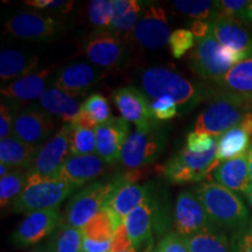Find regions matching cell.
Here are the masks:
<instances>
[{"label":"cell","instance_id":"obj_52","mask_svg":"<svg viewBox=\"0 0 252 252\" xmlns=\"http://www.w3.org/2000/svg\"><path fill=\"white\" fill-rule=\"evenodd\" d=\"M154 239H152V241H150L149 243H147L145 247L141 249L140 252H154Z\"/></svg>","mask_w":252,"mask_h":252},{"label":"cell","instance_id":"obj_14","mask_svg":"<svg viewBox=\"0 0 252 252\" xmlns=\"http://www.w3.org/2000/svg\"><path fill=\"white\" fill-rule=\"evenodd\" d=\"M83 54L98 68H116L125 61V40L109 31H94L83 45Z\"/></svg>","mask_w":252,"mask_h":252},{"label":"cell","instance_id":"obj_9","mask_svg":"<svg viewBox=\"0 0 252 252\" xmlns=\"http://www.w3.org/2000/svg\"><path fill=\"white\" fill-rule=\"evenodd\" d=\"M71 124H64L58 133L39 147L33 161L27 169V175H35L41 178L59 176L61 168L70 157L69 135Z\"/></svg>","mask_w":252,"mask_h":252},{"label":"cell","instance_id":"obj_38","mask_svg":"<svg viewBox=\"0 0 252 252\" xmlns=\"http://www.w3.org/2000/svg\"><path fill=\"white\" fill-rule=\"evenodd\" d=\"M195 45H196V39L193 33L190 30H185V28L172 32L168 41V46L174 59H181L189 50L195 48Z\"/></svg>","mask_w":252,"mask_h":252},{"label":"cell","instance_id":"obj_21","mask_svg":"<svg viewBox=\"0 0 252 252\" xmlns=\"http://www.w3.org/2000/svg\"><path fill=\"white\" fill-rule=\"evenodd\" d=\"M53 70L54 67H48L14 80L1 88L2 97H5L6 100L19 103L40 99L50 88Z\"/></svg>","mask_w":252,"mask_h":252},{"label":"cell","instance_id":"obj_40","mask_svg":"<svg viewBox=\"0 0 252 252\" xmlns=\"http://www.w3.org/2000/svg\"><path fill=\"white\" fill-rule=\"evenodd\" d=\"M154 118L159 121H169L178 115L179 106L171 97H161L151 103Z\"/></svg>","mask_w":252,"mask_h":252},{"label":"cell","instance_id":"obj_48","mask_svg":"<svg viewBox=\"0 0 252 252\" xmlns=\"http://www.w3.org/2000/svg\"><path fill=\"white\" fill-rule=\"evenodd\" d=\"M242 21H243L245 25H252V1H250V4H249L248 7L245 8Z\"/></svg>","mask_w":252,"mask_h":252},{"label":"cell","instance_id":"obj_44","mask_svg":"<svg viewBox=\"0 0 252 252\" xmlns=\"http://www.w3.org/2000/svg\"><path fill=\"white\" fill-rule=\"evenodd\" d=\"M231 252H252V235L248 229L235 231L230 239Z\"/></svg>","mask_w":252,"mask_h":252},{"label":"cell","instance_id":"obj_47","mask_svg":"<svg viewBox=\"0 0 252 252\" xmlns=\"http://www.w3.org/2000/svg\"><path fill=\"white\" fill-rule=\"evenodd\" d=\"M190 32L196 40L203 39L210 33V21L194 20L190 24Z\"/></svg>","mask_w":252,"mask_h":252},{"label":"cell","instance_id":"obj_49","mask_svg":"<svg viewBox=\"0 0 252 252\" xmlns=\"http://www.w3.org/2000/svg\"><path fill=\"white\" fill-rule=\"evenodd\" d=\"M243 196L245 197V200H247V202L250 208L252 209V184L249 186V187L245 189V191L243 193Z\"/></svg>","mask_w":252,"mask_h":252},{"label":"cell","instance_id":"obj_27","mask_svg":"<svg viewBox=\"0 0 252 252\" xmlns=\"http://www.w3.org/2000/svg\"><path fill=\"white\" fill-rule=\"evenodd\" d=\"M251 134L241 124L230 128L217 138L216 162L235 159L247 154L251 145Z\"/></svg>","mask_w":252,"mask_h":252},{"label":"cell","instance_id":"obj_39","mask_svg":"<svg viewBox=\"0 0 252 252\" xmlns=\"http://www.w3.org/2000/svg\"><path fill=\"white\" fill-rule=\"evenodd\" d=\"M217 146V138L200 132H190L186 139V147L193 153H206Z\"/></svg>","mask_w":252,"mask_h":252},{"label":"cell","instance_id":"obj_18","mask_svg":"<svg viewBox=\"0 0 252 252\" xmlns=\"http://www.w3.org/2000/svg\"><path fill=\"white\" fill-rule=\"evenodd\" d=\"M105 74L102 69L89 62H72L56 72L53 87L81 96L83 91L98 84Z\"/></svg>","mask_w":252,"mask_h":252},{"label":"cell","instance_id":"obj_2","mask_svg":"<svg viewBox=\"0 0 252 252\" xmlns=\"http://www.w3.org/2000/svg\"><path fill=\"white\" fill-rule=\"evenodd\" d=\"M194 191L217 228L234 232L248 228L249 209L237 193L213 181L202 182Z\"/></svg>","mask_w":252,"mask_h":252},{"label":"cell","instance_id":"obj_15","mask_svg":"<svg viewBox=\"0 0 252 252\" xmlns=\"http://www.w3.org/2000/svg\"><path fill=\"white\" fill-rule=\"evenodd\" d=\"M171 34L165 9L151 4L141 13L132 37L143 48L159 49L168 45Z\"/></svg>","mask_w":252,"mask_h":252},{"label":"cell","instance_id":"obj_17","mask_svg":"<svg viewBox=\"0 0 252 252\" xmlns=\"http://www.w3.org/2000/svg\"><path fill=\"white\" fill-rule=\"evenodd\" d=\"M52 117L39 109H23L14 112L13 137L25 143L41 147L54 131Z\"/></svg>","mask_w":252,"mask_h":252},{"label":"cell","instance_id":"obj_10","mask_svg":"<svg viewBox=\"0 0 252 252\" xmlns=\"http://www.w3.org/2000/svg\"><path fill=\"white\" fill-rule=\"evenodd\" d=\"M115 179L116 187L104 208H108L121 222H124L128 214L150 197V191L146 186L137 184L141 179L140 168L119 174Z\"/></svg>","mask_w":252,"mask_h":252},{"label":"cell","instance_id":"obj_50","mask_svg":"<svg viewBox=\"0 0 252 252\" xmlns=\"http://www.w3.org/2000/svg\"><path fill=\"white\" fill-rule=\"evenodd\" d=\"M14 168H12V167H9L8 165H5V163H0V176L1 178H4L7 174H9L12 171H13Z\"/></svg>","mask_w":252,"mask_h":252},{"label":"cell","instance_id":"obj_35","mask_svg":"<svg viewBox=\"0 0 252 252\" xmlns=\"http://www.w3.org/2000/svg\"><path fill=\"white\" fill-rule=\"evenodd\" d=\"M71 124V131L69 135L70 144V156H88L96 152V133L93 128L81 127Z\"/></svg>","mask_w":252,"mask_h":252},{"label":"cell","instance_id":"obj_32","mask_svg":"<svg viewBox=\"0 0 252 252\" xmlns=\"http://www.w3.org/2000/svg\"><path fill=\"white\" fill-rule=\"evenodd\" d=\"M82 230L74 228L62 220L43 248L47 252H82Z\"/></svg>","mask_w":252,"mask_h":252},{"label":"cell","instance_id":"obj_8","mask_svg":"<svg viewBox=\"0 0 252 252\" xmlns=\"http://www.w3.org/2000/svg\"><path fill=\"white\" fill-rule=\"evenodd\" d=\"M216 154L217 146L206 153H193L185 146L161 167V173L174 185L200 182L219 165Z\"/></svg>","mask_w":252,"mask_h":252},{"label":"cell","instance_id":"obj_11","mask_svg":"<svg viewBox=\"0 0 252 252\" xmlns=\"http://www.w3.org/2000/svg\"><path fill=\"white\" fill-rule=\"evenodd\" d=\"M62 220L63 215L60 208L28 214L15 228L9 241L17 248L33 247L49 237L58 229Z\"/></svg>","mask_w":252,"mask_h":252},{"label":"cell","instance_id":"obj_6","mask_svg":"<svg viewBox=\"0 0 252 252\" xmlns=\"http://www.w3.org/2000/svg\"><path fill=\"white\" fill-rule=\"evenodd\" d=\"M167 131L159 123L130 134L123 149L121 163L126 168L138 169L157 161L165 151Z\"/></svg>","mask_w":252,"mask_h":252},{"label":"cell","instance_id":"obj_20","mask_svg":"<svg viewBox=\"0 0 252 252\" xmlns=\"http://www.w3.org/2000/svg\"><path fill=\"white\" fill-rule=\"evenodd\" d=\"M210 33L222 46L243 54L252 53V36L245 24L235 18L215 14L210 20Z\"/></svg>","mask_w":252,"mask_h":252},{"label":"cell","instance_id":"obj_36","mask_svg":"<svg viewBox=\"0 0 252 252\" xmlns=\"http://www.w3.org/2000/svg\"><path fill=\"white\" fill-rule=\"evenodd\" d=\"M81 111L88 116L97 126L104 124L112 118L111 110L109 103L103 94L98 93L91 94L88 98L82 103Z\"/></svg>","mask_w":252,"mask_h":252},{"label":"cell","instance_id":"obj_22","mask_svg":"<svg viewBox=\"0 0 252 252\" xmlns=\"http://www.w3.org/2000/svg\"><path fill=\"white\" fill-rule=\"evenodd\" d=\"M111 163L103 160L98 154L88 156H70L59 173V176L76 187L94 182L98 176L108 171Z\"/></svg>","mask_w":252,"mask_h":252},{"label":"cell","instance_id":"obj_5","mask_svg":"<svg viewBox=\"0 0 252 252\" xmlns=\"http://www.w3.org/2000/svg\"><path fill=\"white\" fill-rule=\"evenodd\" d=\"M245 56L222 46L212 33L196 40V45L189 55L191 70L198 77L219 84L230 69L244 60Z\"/></svg>","mask_w":252,"mask_h":252},{"label":"cell","instance_id":"obj_28","mask_svg":"<svg viewBox=\"0 0 252 252\" xmlns=\"http://www.w3.org/2000/svg\"><path fill=\"white\" fill-rule=\"evenodd\" d=\"M217 86L228 93L252 99V53L230 69Z\"/></svg>","mask_w":252,"mask_h":252},{"label":"cell","instance_id":"obj_54","mask_svg":"<svg viewBox=\"0 0 252 252\" xmlns=\"http://www.w3.org/2000/svg\"><path fill=\"white\" fill-rule=\"evenodd\" d=\"M28 252H47V251H46V249L42 247V248L35 249V250H31V251H28Z\"/></svg>","mask_w":252,"mask_h":252},{"label":"cell","instance_id":"obj_12","mask_svg":"<svg viewBox=\"0 0 252 252\" xmlns=\"http://www.w3.org/2000/svg\"><path fill=\"white\" fill-rule=\"evenodd\" d=\"M174 232L188 237L203 230L214 228V223L195 191L184 190L178 195L173 210Z\"/></svg>","mask_w":252,"mask_h":252},{"label":"cell","instance_id":"obj_16","mask_svg":"<svg viewBox=\"0 0 252 252\" xmlns=\"http://www.w3.org/2000/svg\"><path fill=\"white\" fill-rule=\"evenodd\" d=\"M112 100L122 118L137 125L138 130L147 128L159 123L153 116L150 98L137 88H119L113 91Z\"/></svg>","mask_w":252,"mask_h":252},{"label":"cell","instance_id":"obj_51","mask_svg":"<svg viewBox=\"0 0 252 252\" xmlns=\"http://www.w3.org/2000/svg\"><path fill=\"white\" fill-rule=\"evenodd\" d=\"M247 156H248V162H249V172H250V180L252 184V143L250 145V147H249Z\"/></svg>","mask_w":252,"mask_h":252},{"label":"cell","instance_id":"obj_25","mask_svg":"<svg viewBox=\"0 0 252 252\" xmlns=\"http://www.w3.org/2000/svg\"><path fill=\"white\" fill-rule=\"evenodd\" d=\"M212 181L243 195L251 185L247 154L220 162L212 172Z\"/></svg>","mask_w":252,"mask_h":252},{"label":"cell","instance_id":"obj_30","mask_svg":"<svg viewBox=\"0 0 252 252\" xmlns=\"http://www.w3.org/2000/svg\"><path fill=\"white\" fill-rule=\"evenodd\" d=\"M115 214L108 208H103L100 212L90 220L82 228L83 239L96 242V243H111L116 229L122 224Z\"/></svg>","mask_w":252,"mask_h":252},{"label":"cell","instance_id":"obj_29","mask_svg":"<svg viewBox=\"0 0 252 252\" xmlns=\"http://www.w3.org/2000/svg\"><path fill=\"white\" fill-rule=\"evenodd\" d=\"M39 147L33 146L15 137L0 141V163L14 169H28Z\"/></svg>","mask_w":252,"mask_h":252},{"label":"cell","instance_id":"obj_7","mask_svg":"<svg viewBox=\"0 0 252 252\" xmlns=\"http://www.w3.org/2000/svg\"><path fill=\"white\" fill-rule=\"evenodd\" d=\"M115 187V178L108 181L91 182L70 198L63 220L74 228L82 229L105 207Z\"/></svg>","mask_w":252,"mask_h":252},{"label":"cell","instance_id":"obj_41","mask_svg":"<svg viewBox=\"0 0 252 252\" xmlns=\"http://www.w3.org/2000/svg\"><path fill=\"white\" fill-rule=\"evenodd\" d=\"M249 4H250L249 0H220L217 1L216 14L235 18L242 21L244 11Z\"/></svg>","mask_w":252,"mask_h":252},{"label":"cell","instance_id":"obj_37","mask_svg":"<svg viewBox=\"0 0 252 252\" xmlns=\"http://www.w3.org/2000/svg\"><path fill=\"white\" fill-rule=\"evenodd\" d=\"M88 18L96 31H105L113 19L112 0H91L88 8Z\"/></svg>","mask_w":252,"mask_h":252},{"label":"cell","instance_id":"obj_45","mask_svg":"<svg viewBox=\"0 0 252 252\" xmlns=\"http://www.w3.org/2000/svg\"><path fill=\"white\" fill-rule=\"evenodd\" d=\"M143 1L138 0H112L113 18H119L133 11H143Z\"/></svg>","mask_w":252,"mask_h":252},{"label":"cell","instance_id":"obj_43","mask_svg":"<svg viewBox=\"0 0 252 252\" xmlns=\"http://www.w3.org/2000/svg\"><path fill=\"white\" fill-rule=\"evenodd\" d=\"M14 110L12 111L11 105L2 100L0 105V138L7 139L13 137Z\"/></svg>","mask_w":252,"mask_h":252},{"label":"cell","instance_id":"obj_55","mask_svg":"<svg viewBox=\"0 0 252 252\" xmlns=\"http://www.w3.org/2000/svg\"><path fill=\"white\" fill-rule=\"evenodd\" d=\"M138 250L135 248H132V249H130V250H127V251H123V252H137Z\"/></svg>","mask_w":252,"mask_h":252},{"label":"cell","instance_id":"obj_23","mask_svg":"<svg viewBox=\"0 0 252 252\" xmlns=\"http://www.w3.org/2000/svg\"><path fill=\"white\" fill-rule=\"evenodd\" d=\"M77 97L52 86L39 99L37 109L49 117L69 124L74 122L81 112L82 104Z\"/></svg>","mask_w":252,"mask_h":252},{"label":"cell","instance_id":"obj_31","mask_svg":"<svg viewBox=\"0 0 252 252\" xmlns=\"http://www.w3.org/2000/svg\"><path fill=\"white\" fill-rule=\"evenodd\" d=\"M182 238L189 252H231L228 237L217 226Z\"/></svg>","mask_w":252,"mask_h":252},{"label":"cell","instance_id":"obj_53","mask_svg":"<svg viewBox=\"0 0 252 252\" xmlns=\"http://www.w3.org/2000/svg\"><path fill=\"white\" fill-rule=\"evenodd\" d=\"M247 229H248V231L252 235V217L250 219V220H249V224H248V228Z\"/></svg>","mask_w":252,"mask_h":252},{"label":"cell","instance_id":"obj_3","mask_svg":"<svg viewBox=\"0 0 252 252\" xmlns=\"http://www.w3.org/2000/svg\"><path fill=\"white\" fill-rule=\"evenodd\" d=\"M209 99L195 122V132L219 138L241 124L247 113L252 111L251 99L222 89L210 91Z\"/></svg>","mask_w":252,"mask_h":252},{"label":"cell","instance_id":"obj_33","mask_svg":"<svg viewBox=\"0 0 252 252\" xmlns=\"http://www.w3.org/2000/svg\"><path fill=\"white\" fill-rule=\"evenodd\" d=\"M26 169H13L9 174L0 179V204L4 209L14 202L23 193L27 182Z\"/></svg>","mask_w":252,"mask_h":252},{"label":"cell","instance_id":"obj_46","mask_svg":"<svg viewBox=\"0 0 252 252\" xmlns=\"http://www.w3.org/2000/svg\"><path fill=\"white\" fill-rule=\"evenodd\" d=\"M74 1H68V0H48V4L45 9L54 12V13L67 14L74 7Z\"/></svg>","mask_w":252,"mask_h":252},{"label":"cell","instance_id":"obj_4","mask_svg":"<svg viewBox=\"0 0 252 252\" xmlns=\"http://www.w3.org/2000/svg\"><path fill=\"white\" fill-rule=\"evenodd\" d=\"M76 189L60 176L41 178L28 175L23 193L12 203V210L17 214L28 215L40 210L54 209L59 208Z\"/></svg>","mask_w":252,"mask_h":252},{"label":"cell","instance_id":"obj_1","mask_svg":"<svg viewBox=\"0 0 252 252\" xmlns=\"http://www.w3.org/2000/svg\"><path fill=\"white\" fill-rule=\"evenodd\" d=\"M141 89L154 100L171 97L184 111L194 109L204 98H209V89H203L171 69L153 67L146 69L140 78Z\"/></svg>","mask_w":252,"mask_h":252},{"label":"cell","instance_id":"obj_56","mask_svg":"<svg viewBox=\"0 0 252 252\" xmlns=\"http://www.w3.org/2000/svg\"><path fill=\"white\" fill-rule=\"evenodd\" d=\"M251 102H252V99H251Z\"/></svg>","mask_w":252,"mask_h":252},{"label":"cell","instance_id":"obj_34","mask_svg":"<svg viewBox=\"0 0 252 252\" xmlns=\"http://www.w3.org/2000/svg\"><path fill=\"white\" fill-rule=\"evenodd\" d=\"M173 6L179 13L194 20L210 21L217 11V1L210 0H175Z\"/></svg>","mask_w":252,"mask_h":252},{"label":"cell","instance_id":"obj_24","mask_svg":"<svg viewBox=\"0 0 252 252\" xmlns=\"http://www.w3.org/2000/svg\"><path fill=\"white\" fill-rule=\"evenodd\" d=\"M154 219H156V203L150 195V197L143 204L135 208L124 220L128 237L137 250L144 248L153 239Z\"/></svg>","mask_w":252,"mask_h":252},{"label":"cell","instance_id":"obj_42","mask_svg":"<svg viewBox=\"0 0 252 252\" xmlns=\"http://www.w3.org/2000/svg\"><path fill=\"white\" fill-rule=\"evenodd\" d=\"M154 252H189V250L184 238L173 231L171 234L166 235L159 242V244L154 249Z\"/></svg>","mask_w":252,"mask_h":252},{"label":"cell","instance_id":"obj_26","mask_svg":"<svg viewBox=\"0 0 252 252\" xmlns=\"http://www.w3.org/2000/svg\"><path fill=\"white\" fill-rule=\"evenodd\" d=\"M37 65L39 59L36 56H28L17 49H2L0 53V80H18L36 71Z\"/></svg>","mask_w":252,"mask_h":252},{"label":"cell","instance_id":"obj_13","mask_svg":"<svg viewBox=\"0 0 252 252\" xmlns=\"http://www.w3.org/2000/svg\"><path fill=\"white\" fill-rule=\"evenodd\" d=\"M64 28L65 24L60 19L33 12L15 14L4 25L5 34L31 40L53 39Z\"/></svg>","mask_w":252,"mask_h":252},{"label":"cell","instance_id":"obj_19","mask_svg":"<svg viewBox=\"0 0 252 252\" xmlns=\"http://www.w3.org/2000/svg\"><path fill=\"white\" fill-rule=\"evenodd\" d=\"M130 124L123 118L112 117L96 127V153L108 163L121 160L124 145L130 137Z\"/></svg>","mask_w":252,"mask_h":252}]
</instances>
